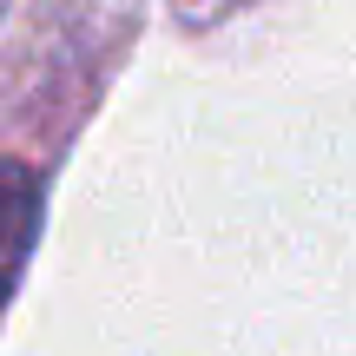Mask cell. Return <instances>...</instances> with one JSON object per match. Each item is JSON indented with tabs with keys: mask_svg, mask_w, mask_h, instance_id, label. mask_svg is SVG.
Here are the masks:
<instances>
[{
	"mask_svg": "<svg viewBox=\"0 0 356 356\" xmlns=\"http://www.w3.org/2000/svg\"><path fill=\"white\" fill-rule=\"evenodd\" d=\"M33 238H40V178L20 159H0V310L33 257Z\"/></svg>",
	"mask_w": 356,
	"mask_h": 356,
	"instance_id": "6da1fadb",
	"label": "cell"
}]
</instances>
